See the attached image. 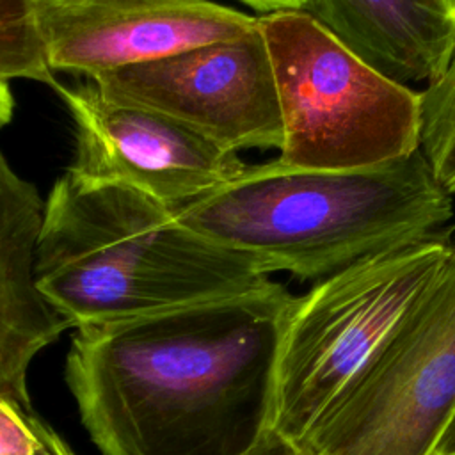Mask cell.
Returning a JSON list of instances; mask_svg holds the SVG:
<instances>
[{"mask_svg":"<svg viewBox=\"0 0 455 455\" xmlns=\"http://www.w3.org/2000/svg\"><path fill=\"white\" fill-rule=\"evenodd\" d=\"M295 295L259 288L76 327L64 380L100 455H245L268 432Z\"/></svg>","mask_w":455,"mask_h":455,"instance_id":"1","label":"cell"},{"mask_svg":"<svg viewBox=\"0 0 455 455\" xmlns=\"http://www.w3.org/2000/svg\"><path fill=\"white\" fill-rule=\"evenodd\" d=\"M453 197L421 149L387 164L320 171L270 160L174 208L204 238L267 270L323 281L361 259L450 226Z\"/></svg>","mask_w":455,"mask_h":455,"instance_id":"2","label":"cell"},{"mask_svg":"<svg viewBox=\"0 0 455 455\" xmlns=\"http://www.w3.org/2000/svg\"><path fill=\"white\" fill-rule=\"evenodd\" d=\"M39 290L73 329L263 286L258 259L187 228L174 208L124 187L53 183L37 243Z\"/></svg>","mask_w":455,"mask_h":455,"instance_id":"3","label":"cell"},{"mask_svg":"<svg viewBox=\"0 0 455 455\" xmlns=\"http://www.w3.org/2000/svg\"><path fill=\"white\" fill-rule=\"evenodd\" d=\"M451 224L295 295L277 347L268 430L297 444L364 373L439 275Z\"/></svg>","mask_w":455,"mask_h":455,"instance_id":"4","label":"cell"},{"mask_svg":"<svg viewBox=\"0 0 455 455\" xmlns=\"http://www.w3.org/2000/svg\"><path fill=\"white\" fill-rule=\"evenodd\" d=\"M259 27L281 107L279 162L350 171L419 149V92L366 64L307 11L261 14Z\"/></svg>","mask_w":455,"mask_h":455,"instance_id":"5","label":"cell"},{"mask_svg":"<svg viewBox=\"0 0 455 455\" xmlns=\"http://www.w3.org/2000/svg\"><path fill=\"white\" fill-rule=\"evenodd\" d=\"M453 414L455 224L435 281L297 450L302 455H434Z\"/></svg>","mask_w":455,"mask_h":455,"instance_id":"6","label":"cell"},{"mask_svg":"<svg viewBox=\"0 0 455 455\" xmlns=\"http://www.w3.org/2000/svg\"><path fill=\"white\" fill-rule=\"evenodd\" d=\"M110 98L156 110L215 146L281 149L283 119L265 36L252 30L91 78Z\"/></svg>","mask_w":455,"mask_h":455,"instance_id":"7","label":"cell"},{"mask_svg":"<svg viewBox=\"0 0 455 455\" xmlns=\"http://www.w3.org/2000/svg\"><path fill=\"white\" fill-rule=\"evenodd\" d=\"M73 123L75 155L66 172L82 187H124L171 208L235 178L245 164L181 123L107 96L92 80L59 84Z\"/></svg>","mask_w":455,"mask_h":455,"instance_id":"8","label":"cell"},{"mask_svg":"<svg viewBox=\"0 0 455 455\" xmlns=\"http://www.w3.org/2000/svg\"><path fill=\"white\" fill-rule=\"evenodd\" d=\"M254 27L258 16L213 0H39L48 66L87 80Z\"/></svg>","mask_w":455,"mask_h":455,"instance_id":"9","label":"cell"},{"mask_svg":"<svg viewBox=\"0 0 455 455\" xmlns=\"http://www.w3.org/2000/svg\"><path fill=\"white\" fill-rule=\"evenodd\" d=\"M43 217L39 190L0 151V387L28 402L32 361L71 327L37 284Z\"/></svg>","mask_w":455,"mask_h":455,"instance_id":"10","label":"cell"},{"mask_svg":"<svg viewBox=\"0 0 455 455\" xmlns=\"http://www.w3.org/2000/svg\"><path fill=\"white\" fill-rule=\"evenodd\" d=\"M306 11L403 85L434 82L455 52V0H309Z\"/></svg>","mask_w":455,"mask_h":455,"instance_id":"11","label":"cell"},{"mask_svg":"<svg viewBox=\"0 0 455 455\" xmlns=\"http://www.w3.org/2000/svg\"><path fill=\"white\" fill-rule=\"evenodd\" d=\"M59 82L48 66L39 30V0H0V80Z\"/></svg>","mask_w":455,"mask_h":455,"instance_id":"12","label":"cell"},{"mask_svg":"<svg viewBox=\"0 0 455 455\" xmlns=\"http://www.w3.org/2000/svg\"><path fill=\"white\" fill-rule=\"evenodd\" d=\"M421 142L439 185L455 197V52L444 71L419 92Z\"/></svg>","mask_w":455,"mask_h":455,"instance_id":"13","label":"cell"},{"mask_svg":"<svg viewBox=\"0 0 455 455\" xmlns=\"http://www.w3.org/2000/svg\"><path fill=\"white\" fill-rule=\"evenodd\" d=\"M66 444L28 400L0 387V455H55Z\"/></svg>","mask_w":455,"mask_h":455,"instance_id":"14","label":"cell"},{"mask_svg":"<svg viewBox=\"0 0 455 455\" xmlns=\"http://www.w3.org/2000/svg\"><path fill=\"white\" fill-rule=\"evenodd\" d=\"M245 455H302L291 443L279 437L275 432L268 430L261 441Z\"/></svg>","mask_w":455,"mask_h":455,"instance_id":"15","label":"cell"},{"mask_svg":"<svg viewBox=\"0 0 455 455\" xmlns=\"http://www.w3.org/2000/svg\"><path fill=\"white\" fill-rule=\"evenodd\" d=\"M238 2L259 11L261 14H270L279 11H306L309 0H238Z\"/></svg>","mask_w":455,"mask_h":455,"instance_id":"16","label":"cell"},{"mask_svg":"<svg viewBox=\"0 0 455 455\" xmlns=\"http://www.w3.org/2000/svg\"><path fill=\"white\" fill-rule=\"evenodd\" d=\"M14 112V98L7 80H0V128L9 124Z\"/></svg>","mask_w":455,"mask_h":455,"instance_id":"17","label":"cell"},{"mask_svg":"<svg viewBox=\"0 0 455 455\" xmlns=\"http://www.w3.org/2000/svg\"><path fill=\"white\" fill-rule=\"evenodd\" d=\"M434 455H455V414L451 418V421L448 423L446 430L443 432Z\"/></svg>","mask_w":455,"mask_h":455,"instance_id":"18","label":"cell"},{"mask_svg":"<svg viewBox=\"0 0 455 455\" xmlns=\"http://www.w3.org/2000/svg\"><path fill=\"white\" fill-rule=\"evenodd\" d=\"M55 455H75V451L69 448V444H66L59 453H55Z\"/></svg>","mask_w":455,"mask_h":455,"instance_id":"19","label":"cell"}]
</instances>
